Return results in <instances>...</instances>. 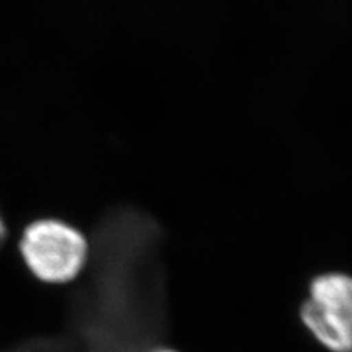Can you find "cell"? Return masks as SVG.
I'll return each instance as SVG.
<instances>
[{"instance_id":"1","label":"cell","mask_w":352,"mask_h":352,"mask_svg":"<svg viewBox=\"0 0 352 352\" xmlns=\"http://www.w3.org/2000/svg\"><path fill=\"white\" fill-rule=\"evenodd\" d=\"M18 247L27 267L43 282H68L75 278L88 251L80 229L53 217L27 225Z\"/></svg>"},{"instance_id":"2","label":"cell","mask_w":352,"mask_h":352,"mask_svg":"<svg viewBox=\"0 0 352 352\" xmlns=\"http://www.w3.org/2000/svg\"><path fill=\"white\" fill-rule=\"evenodd\" d=\"M301 320L330 352H352V276L330 272L314 278Z\"/></svg>"},{"instance_id":"3","label":"cell","mask_w":352,"mask_h":352,"mask_svg":"<svg viewBox=\"0 0 352 352\" xmlns=\"http://www.w3.org/2000/svg\"><path fill=\"white\" fill-rule=\"evenodd\" d=\"M5 236H6V223L2 217V213H0V244H2Z\"/></svg>"},{"instance_id":"4","label":"cell","mask_w":352,"mask_h":352,"mask_svg":"<svg viewBox=\"0 0 352 352\" xmlns=\"http://www.w3.org/2000/svg\"><path fill=\"white\" fill-rule=\"evenodd\" d=\"M150 352H176L175 349H169V348H157V349H153Z\"/></svg>"}]
</instances>
